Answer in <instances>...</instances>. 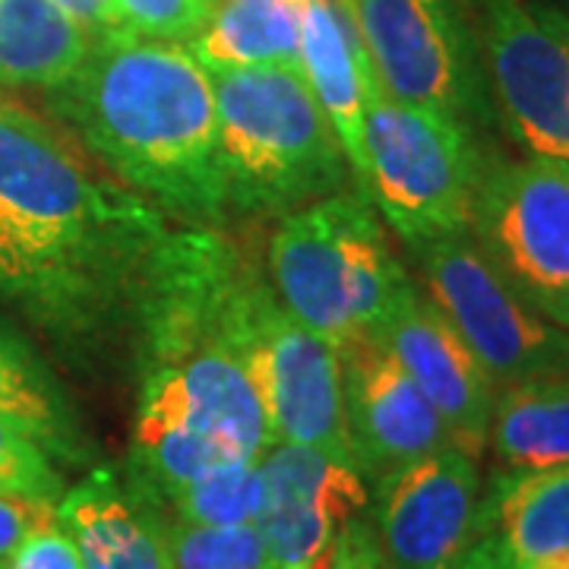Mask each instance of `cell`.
Returning <instances> with one entry per match:
<instances>
[{"label": "cell", "mask_w": 569, "mask_h": 569, "mask_svg": "<svg viewBox=\"0 0 569 569\" xmlns=\"http://www.w3.org/2000/svg\"><path fill=\"white\" fill-rule=\"evenodd\" d=\"M44 108L108 174L181 224L231 228L216 89L178 41L92 39L80 67L41 92Z\"/></svg>", "instance_id": "6da1fadb"}, {"label": "cell", "mask_w": 569, "mask_h": 569, "mask_svg": "<svg viewBox=\"0 0 569 569\" xmlns=\"http://www.w3.org/2000/svg\"><path fill=\"white\" fill-rule=\"evenodd\" d=\"M0 206L73 295L104 358L118 342L137 355L142 291L174 219L22 102L0 104Z\"/></svg>", "instance_id": "7a4b0ae2"}, {"label": "cell", "mask_w": 569, "mask_h": 569, "mask_svg": "<svg viewBox=\"0 0 569 569\" xmlns=\"http://www.w3.org/2000/svg\"><path fill=\"white\" fill-rule=\"evenodd\" d=\"M209 77L231 222H279L355 187L339 133L298 67H247Z\"/></svg>", "instance_id": "3957f363"}, {"label": "cell", "mask_w": 569, "mask_h": 569, "mask_svg": "<svg viewBox=\"0 0 569 569\" xmlns=\"http://www.w3.org/2000/svg\"><path fill=\"white\" fill-rule=\"evenodd\" d=\"M263 263L284 310L339 355L373 336L411 282L383 216L355 187L279 219Z\"/></svg>", "instance_id": "277c9868"}, {"label": "cell", "mask_w": 569, "mask_h": 569, "mask_svg": "<svg viewBox=\"0 0 569 569\" xmlns=\"http://www.w3.org/2000/svg\"><path fill=\"white\" fill-rule=\"evenodd\" d=\"M365 162L370 203L411 250L468 234L490 149L466 127L377 89L367 99Z\"/></svg>", "instance_id": "5b68a950"}, {"label": "cell", "mask_w": 569, "mask_h": 569, "mask_svg": "<svg viewBox=\"0 0 569 569\" xmlns=\"http://www.w3.org/2000/svg\"><path fill=\"white\" fill-rule=\"evenodd\" d=\"M380 89L488 140L500 130L468 0H348Z\"/></svg>", "instance_id": "8992f818"}, {"label": "cell", "mask_w": 569, "mask_h": 569, "mask_svg": "<svg viewBox=\"0 0 569 569\" xmlns=\"http://www.w3.org/2000/svg\"><path fill=\"white\" fill-rule=\"evenodd\" d=\"M468 234L535 313L569 329L567 164L490 156Z\"/></svg>", "instance_id": "52a82bcc"}, {"label": "cell", "mask_w": 569, "mask_h": 569, "mask_svg": "<svg viewBox=\"0 0 569 569\" xmlns=\"http://www.w3.org/2000/svg\"><path fill=\"white\" fill-rule=\"evenodd\" d=\"M411 253L427 298L456 326L493 387L569 373V329L535 313L500 279L471 234L437 238L411 247Z\"/></svg>", "instance_id": "ba28073f"}, {"label": "cell", "mask_w": 569, "mask_h": 569, "mask_svg": "<svg viewBox=\"0 0 569 569\" xmlns=\"http://www.w3.org/2000/svg\"><path fill=\"white\" fill-rule=\"evenodd\" d=\"M500 130L569 168V44L541 0H468Z\"/></svg>", "instance_id": "9c48e42d"}, {"label": "cell", "mask_w": 569, "mask_h": 569, "mask_svg": "<svg viewBox=\"0 0 569 569\" xmlns=\"http://www.w3.org/2000/svg\"><path fill=\"white\" fill-rule=\"evenodd\" d=\"M478 459L430 452L370 485L367 522L387 569H468L481 526Z\"/></svg>", "instance_id": "30bf717a"}, {"label": "cell", "mask_w": 569, "mask_h": 569, "mask_svg": "<svg viewBox=\"0 0 569 569\" xmlns=\"http://www.w3.org/2000/svg\"><path fill=\"white\" fill-rule=\"evenodd\" d=\"M266 509L257 522L272 569H323L342 531L367 516L370 485L351 459L276 443L260 459Z\"/></svg>", "instance_id": "8fae6325"}, {"label": "cell", "mask_w": 569, "mask_h": 569, "mask_svg": "<svg viewBox=\"0 0 569 569\" xmlns=\"http://www.w3.org/2000/svg\"><path fill=\"white\" fill-rule=\"evenodd\" d=\"M373 336L437 408L456 449L481 459L488 449L497 387L443 310L427 298L425 288L408 282Z\"/></svg>", "instance_id": "7c38bea8"}, {"label": "cell", "mask_w": 569, "mask_h": 569, "mask_svg": "<svg viewBox=\"0 0 569 569\" xmlns=\"http://www.w3.org/2000/svg\"><path fill=\"white\" fill-rule=\"evenodd\" d=\"M342 402L351 456L367 485L456 447L437 408L377 336L342 351Z\"/></svg>", "instance_id": "4fadbf2b"}, {"label": "cell", "mask_w": 569, "mask_h": 569, "mask_svg": "<svg viewBox=\"0 0 569 569\" xmlns=\"http://www.w3.org/2000/svg\"><path fill=\"white\" fill-rule=\"evenodd\" d=\"M260 389L276 443H298L351 459L342 402V355L301 326L282 301L269 307L260 332Z\"/></svg>", "instance_id": "5bb4252c"}, {"label": "cell", "mask_w": 569, "mask_h": 569, "mask_svg": "<svg viewBox=\"0 0 569 569\" xmlns=\"http://www.w3.org/2000/svg\"><path fill=\"white\" fill-rule=\"evenodd\" d=\"M58 522L77 541L82 569H174L164 509L121 468L96 466L63 490Z\"/></svg>", "instance_id": "9a60e30c"}, {"label": "cell", "mask_w": 569, "mask_h": 569, "mask_svg": "<svg viewBox=\"0 0 569 569\" xmlns=\"http://www.w3.org/2000/svg\"><path fill=\"white\" fill-rule=\"evenodd\" d=\"M298 70L339 133L355 187L370 200L365 114L367 99L380 89V82L355 26L336 0H298Z\"/></svg>", "instance_id": "2e32d148"}, {"label": "cell", "mask_w": 569, "mask_h": 569, "mask_svg": "<svg viewBox=\"0 0 569 569\" xmlns=\"http://www.w3.org/2000/svg\"><path fill=\"white\" fill-rule=\"evenodd\" d=\"M557 557H569V468L497 471L468 569H526Z\"/></svg>", "instance_id": "e0dca14e"}, {"label": "cell", "mask_w": 569, "mask_h": 569, "mask_svg": "<svg viewBox=\"0 0 569 569\" xmlns=\"http://www.w3.org/2000/svg\"><path fill=\"white\" fill-rule=\"evenodd\" d=\"M0 418L29 430L48 456L63 466L92 462L96 447L61 380L39 358V351L10 323L0 320Z\"/></svg>", "instance_id": "ac0fdd59"}, {"label": "cell", "mask_w": 569, "mask_h": 569, "mask_svg": "<svg viewBox=\"0 0 569 569\" xmlns=\"http://www.w3.org/2000/svg\"><path fill=\"white\" fill-rule=\"evenodd\" d=\"M488 447L500 471L569 468V373L497 389Z\"/></svg>", "instance_id": "d6986e66"}, {"label": "cell", "mask_w": 569, "mask_h": 569, "mask_svg": "<svg viewBox=\"0 0 569 569\" xmlns=\"http://www.w3.org/2000/svg\"><path fill=\"white\" fill-rule=\"evenodd\" d=\"M0 301L17 307L63 355L77 361L104 358L92 326L51 266L29 244L22 228L0 206Z\"/></svg>", "instance_id": "ffe728a7"}, {"label": "cell", "mask_w": 569, "mask_h": 569, "mask_svg": "<svg viewBox=\"0 0 569 569\" xmlns=\"http://www.w3.org/2000/svg\"><path fill=\"white\" fill-rule=\"evenodd\" d=\"M92 39L54 0H0V89H51L86 58Z\"/></svg>", "instance_id": "44dd1931"}, {"label": "cell", "mask_w": 569, "mask_h": 569, "mask_svg": "<svg viewBox=\"0 0 569 569\" xmlns=\"http://www.w3.org/2000/svg\"><path fill=\"white\" fill-rule=\"evenodd\" d=\"M187 48L209 73L298 67V0H216Z\"/></svg>", "instance_id": "7402d4cb"}, {"label": "cell", "mask_w": 569, "mask_h": 569, "mask_svg": "<svg viewBox=\"0 0 569 569\" xmlns=\"http://www.w3.org/2000/svg\"><path fill=\"white\" fill-rule=\"evenodd\" d=\"M162 509L181 526H257L266 509L263 468L260 462H224L164 497Z\"/></svg>", "instance_id": "603a6c76"}, {"label": "cell", "mask_w": 569, "mask_h": 569, "mask_svg": "<svg viewBox=\"0 0 569 569\" xmlns=\"http://www.w3.org/2000/svg\"><path fill=\"white\" fill-rule=\"evenodd\" d=\"M171 553L174 569H272L257 526L206 529L171 522Z\"/></svg>", "instance_id": "cb8c5ba5"}, {"label": "cell", "mask_w": 569, "mask_h": 569, "mask_svg": "<svg viewBox=\"0 0 569 569\" xmlns=\"http://www.w3.org/2000/svg\"><path fill=\"white\" fill-rule=\"evenodd\" d=\"M63 475L39 440L20 425L0 418V493H20L58 503Z\"/></svg>", "instance_id": "d4e9b609"}, {"label": "cell", "mask_w": 569, "mask_h": 569, "mask_svg": "<svg viewBox=\"0 0 569 569\" xmlns=\"http://www.w3.org/2000/svg\"><path fill=\"white\" fill-rule=\"evenodd\" d=\"M127 32L142 39L190 44L200 36L216 0H114Z\"/></svg>", "instance_id": "484cf974"}, {"label": "cell", "mask_w": 569, "mask_h": 569, "mask_svg": "<svg viewBox=\"0 0 569 569\" xmlns=\"http://www.w3.org/2000/svg\"><path fill=\"white\" fill-rule=\"evenodd\" d=\"M58 522V503L20 493H0V569L13 560L26 538Z\"/></svg>", "instance_id": "4316f807"}, {"label": "cell", "mask_w": 569, "mask_h": 569, "mask_svg": "<svg viewBox=\"0 0 569 569\" xmlns=\"http://www.w3.org/2000/svg\"><path fill=\"white\" fill-rule=\"evenodd\" d=\"M7 569H82V557L77 541L61 529V522H54L26 538Z\"/></svg>", "instance_id": "83f0119b"}, {"label": "cell", "mask_w": 569, "mask_h": 569, "mask_svg": "<svg viewBox=\"0 0 569 569\" xmlns=\"http://www.w3.org/2000/svg\"><path fill=\"white\" fill-rule=\"evenodd\" d=\"M323 569H387L383 560H380V550H377V541H373V531H370L367 516L355 519L342 531V538H339V545H336V550H332V557H329V563Z\"/></svg>", "instance_id": "f1b7e54d"}, {"label": "cell", "mask_w": 569, "mask_h": 569, "mask_svg": "<svg viewBox=\"0 0 569 569\" xmlns=\"http://www.w3.org/2000/svg\"><path fill=\"white\" fill-rule=\"evenodd\" d=\"M54 3L80 26L89 39H104V36L127 32L114 0H54Z\"/></svg>", "instance_id": "f546056e"}, {"label": "cell", "mask_w": 569, "mask_h": 569, "mask_svg": "<svg viewBox=\"0 0 569 569\" xmlns=\"http://www.w3.org/2000/svg\"><path fill=\"white\" fill-rule=\"evenodd\" d=\"M541 7H545V13H548L553 26L560 29V36L567 39L569 44V0L567 3H557V0H541Z\"/></svg>", "instance_id": "4dcf8cb0"}, {"label": "cell", "mask_w": 569, "mask_h": 569, "mask_svg": "<svg viewBox=\"0 0 569 569\" xmlns=\"http://www.w3.org/2000/svg\"><path fill=\"white\" fill-rule=\"evenodd\" d=\"M10 102H17V99H13V96H10L7 89H0V104H10Z\"/></svg>", "instance_id": "1f68e13d"}, {"label": "cell", "mask_w": 569, "mask_h": 569, "mask_svg": "<svg viewBox=\"0 0 569 569\" xmlns=\"http://www.w3.org/2000/svg\"><path fill=\"white\" fill-rule=\"evenodd\" d=\"M336 3H339V7H346V3H348V0H336Z\"/></svg>", "instance_id": "d6a6232c"}]
</instances>
